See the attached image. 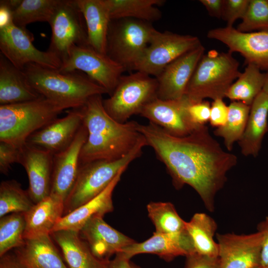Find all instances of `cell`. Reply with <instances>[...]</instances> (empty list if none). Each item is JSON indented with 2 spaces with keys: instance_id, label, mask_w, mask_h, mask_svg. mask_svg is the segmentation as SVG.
I'll use <instances>...</instances> for the list:
<instances>
[{
  "instance_id": "cell-22",
  "label": "cell",
  "mask_w": 268,
  "mask_h": 268,
  "mask_svg": "<svg viewBox=\"0 0 268 268\" xmlns=\"http://www.w3.org/2000/svg\"><path fill=\"white\" fill-rule=\"evenodd\" d=\"M125 170L126 169L121 170L109 185L99 195L63 216L57 222L52 232L62 230L79 232L92 218L96 216L103 217L105 214L113 211V192Z\"/></svg>"
},
{
  "instance_id": "cell-49",
  "label": "cell",
  "mask_w": 268,
  "mask_h": 268,
  "mask_svg": "<svg viewBox=\"0 0 268 268\" xmlns=\"http://www.w3.org/2000/svg\"><path fill=\"white\" fill-rule=\"evenodd\" d=\"M131 268H141L131 262Z\"/></svg>"
},
{
  "instance_id": "cell-28",
  "label": "cell",
  "mask_w": 268,
  "mask_h": 268,
  "mask_svg": "<svg viewBox=\"0 0 268 268\" xmlns=\"http://www.w3.org/2000/svg\"><path fill=\"white\" fill-rule=\"evenodd\" d=\"M15 254L26 268H68L50 235L25 240Z\"/></svg>"
},
{
  "instance_id": "cell-33",
  "label": "cell",
  "mask_w": 268,
  "mask_h": 268,
  "mask_svg": "<svg viewBox=\"0 0 268 268\" xmlns=\"http://www.w3.org/2000/svg\"><path fill=\"white\" fill-rule=\"evenodd\" d=\"M61 0H21L12 11L13 23L26 28L27 24L35 22L50 20Z\"/></svg>"
},
{
  "instance_id": "cell-44",
  "label": "cell",
  "mask_w": 268,
  "mask_h": 268,
  "mask_svg": "<svg viewBox=\"0 0 268 268\" xmlns=\"http://www.w3.org/2000/svg\"><path fill=\"white\" fill-rule=\"evenodd\" d=\"M208 14L218 19L221 18L224 7V0H200Z\"/></svg>"
},
{
  "instance_id": "cell-2",
  "label": "cell",
  "mask_w": 268,
  "mask_h": 268,
  "mask_svg": "<svg viewBox=\"0 0 268 268\" xmlns=\"http://www.w3.org/2000/svg\"><path fill=\"white\" fill-rule=\"evenodd\" d=\"M87 136L81 149L80 165L123 158L145 139L136 121L120 123L106 111L101 95L90 97L81 107Z\"/></svg>"
},
{
  "instance_id": "cell-42",
  "label": "cell",
  "mask_w": 268,
  "mask_h": 268,
  "mask_svg": "<svg viewBox=\"0 0 268 268\" xmlns=\"http://www.w3.org/2000/svg\"><path fill=\"white\" fill-rule=\"evenodd\" d=\"M185 268H218L217 258H211L194 253L187 256Z\"/></svg>"
},
{
  "instance_id": "cell-48",
  "label": "cell",
  "mask_w": 268,
  "mask_h": 268,
  "mask_svg": "<svg viewBox=\"0 0 268 268\" xmlns=\"http://www.w3.org/2000/svg\"><path fill=\"white\" fill-rule=\"evenodd\" d=\"M262 91L268 94V70L266 73V78Z\"/></svg>"
},
{
  "instance_id": "cell-11",
  "label": "cell",
  "mask_w": 268,
  "mask_h": 268,
  "mask_svg": "<svg viewBox=\"0 0 268 268\" xmlns=\"http://www.w3.org/2000/svg\"><path fill=\"white\" fill-rule=\"evenodd\" d=\"M58 69L62 71H82L110 95L125 70L108 55L101 54L89 45L72 47Z\"/></svg>"
},
{
  "instance_id": "cell-40",
  "label": "cell",
  "mask_w": 268,
  "mask_h": 268,
  "mask_svg": "<svg viewBox=\"0 0 268 268\" xmlns=\"http://www.w3.org/2000/svg\"><path fill=\"white\" fill-rule=\"evenodd\" d=\"M211 105L207 101L191 103L188 108L189 117L197 126L205 125L209 121Z\"/></svg>"
},
{
  "instance_id": "cell-50",
  "label": "cell",
  "mask_w": 268,
  "mask_h": 268,
  "mask_svg": "<svg viewBox=\"0 0 268 268\" xmlns=\"http://www.w3.org/2000/svg\"><path fill=\"white\" fill-rule=\"evenodd\" d=\"M256 268H268V267H263V266H258V267Z\"/></svg>"
},
{
  "instance_id": "cell-13",
  "label": "cell",
  "mask_w": 268,
  "mask_h": 268,
  "mask_svg": "<svg viewBox=\"0 0 268 268\" xmlns=\"http://www.w3.org/2000/svg\"><path fill=\"white\" fill-rule=\"evenodd\" d=\"M218 268H256L260 266L262 234L218 233Z\"/></svg>"
},
{
  "instance_id": "cell-4",
  "label": "cell",
  "mask_w": 268,
  "mask_h": 268,
  "mask_svg": "<svg viewBox=\"0 0 268 268\" xmlns=\"http://www.w3.org/2000/svg\"><path fill=\"white\" fill-rule=\"evenodd\" d=\"M29 84L43 96L82 107L91 97L107 90L78 70L62 71L36 64L22 70Z\"/></svg>"
},
{
  "instance_id": "cell-43",
  "label": "cell",
  "mask_w": 268,
  "mask_h": 268,
  "mask_svg": "<svg viewBox=\"0 0 268 268\" xmlns=\"http://www.w3.org/2000/svg\"><path fill=\"white\" fill-rule=\"evenodd\" d=\"M257 231L263 235L260 265L268 268V214L257 225Z\"/></svg>"
},
{
  "instance_id": "cell-1",
  "label": "cell",
  "mask_w": 268,
  "mask_h": 268,
  "mask_svg": "<svg viewBox=\"0 0 268 268\" xmlns=\"http://www.w3.org/2000/svg\"><path fill=\"white\" fill-rule=\"evenodd\" d=\"M137 129L166 166L174 187L191 186L205 208L213 211L215 196L224 186L227 173L237 164V156L224 150L205 125L184 136L171 135L150 122L138 123Z\"/></svg>"
},
{
  "instance_id": "cell-37",
  "label": "cell",
  "mask_w": 268,
  "mask_h": 268,
  "mask_svg": "<svg viewBox=\"0 0 268 268\" xmlns=\"http://www.w3.org/2000/svg\"><path fill=\"white\" fill-rule=\"evenodd\" d=\"M236 29L242 32L268 31V0H250Z\"/></svg>"
},
{
  "instance_id": "cell-45",
  "label": "cell",
  "mask_w": 268,
  "mask_h": 268,
  "mask_svg": "<svg viewBox=\"0 0 268 268\" xmlns=\"http://www.w3.org/2000/svg\"><path fill=\"white\" fill-rule=\"evenodd\" d=\"M12 11L7 0L0 1V28L13 23Z\"/></svg>"
},
{
  "instance_id": "cell-25",
  "label": "cell",
  "mask_w": 268,
  "mask_h": 268,
  "mask_svg": "<svg viewBox=\"0 0 268 268\" xmlns=\"http://www.w3.org/2000/svg\"><path fill=\"white\" fill-rule=\"evenodd\" d=\"M40 94L28 83L23 71L0 54V105L38 99Z\"/></svg>"
},
{
  "instance_id": "cell-18",
  "label": "cell",
  "mask_w": 268,
  "mask_h": 268,
  "mask_svg": "<svg viewBox=\"0 0 268 268\" xmlns=\"http://www.w3.org/2000/svg\"><path fill=\"white\" fill-rule=\"evenodd\" d=\"M87 136V130L82 124L71 143L53 156L50 194L60 197L65 202L77 177L81 149Z\"/></svg>"
},
{
  "instance_id": "cell-7",
  "label": "cell",
  "mask_w": 268,
  "mask_h": 268,
  "mask_svg": "<svg viewBox=\"0 0 268 268\" xmlns=\"http://www.w3.org/2000/svg\"><path fill=\"white\" fill-rule=\"evenodd\" d=\"M157 87L156 78L140 71L122 76L110 97L103 100L104 107L114 120L125 123L157 97Z\"/></svg>"
},
{
  "instance_id": "cell-9",
  "label": "cell",
  "mask_w": 268,
  "mask_h": 268,
  "mask_svg": "<svg viewBox=\"0 0 268 268\" xmlns=\"http://www.w3.org/2000/svg\"><path fill=\"white\" fill-rule=\"evenodd\" d=\"M48 23L52 36L47 51L62 62L74 46L89 45L85 21L76 0H61Z\"/></svg>"
},
{
  "instance_id": "cell-39",
  "label": "cell",
  "mask_w": 268,
  "mask_h": 268,
  "mask_svg": "<svg viewBox=\"0 0 268 268\" xmlns=\"http://www.w3.org/2000/svg\"><path fill=\"white\" fill-rule=\"evenodd\" d=\"M20 148L13 144L0 141V172L6 175L14 163H18Z\"/></svg>"
},
{
  "instance_id": "cell-21",
  "label": "cell",
  "mask_w": 268,
  "mask_h": 268,
  "mask_svg": "<svg viewBox=\"0 0 268 268\" xmlns=\"http://www.w3.org/2000/svg\"><path fill=\"white\" fill-rule=\"evenodd\" d=\"M103 218L101 216L92 218L79 233L97 258L109 260L111 256L135 241L111 227Z\"/></svg>"
},
{
  "instance_id": "cell-24",
  "label": "cell",
  "mask_w": 268,
  "mask_h": 268,
  "mask_svg": "<svg viewBox=\"0 0 268 268\" xmlns=\"http://www.w3.org/2000/svg\"><path fill=\"white\" fill-rule=\"evenodd\" d=\"M50 235L60 247L68 268H107L109 261L97 258L79 232L62 230Z\"/></svg>"
},
{
  "instance_id": "cell-16",
  "label": "cell",
  "mask_w": 268,
  "mask_h": 268,
  "mask_svg": "<svg viewBox=\"0 0 268 268\" xmlns=\"http://www.w3.org/2000/svg\"><path fill=\"white\" fill-rule=\"evenodd\" d=\"M190 104L185 96L177 100L156 97L144 106L139 115L171 135L184 136L200 127L193 124L189 117Z\"/></svg>"
},
{
  "instance_id": "cell-20",
  "label": "cell",
  "mask_w": 268,
  "mask_h": 268,
  "mask_svg": "<svg viewBox=\"0 0 268 268\" xmlns=\"http://www.w3.org/2000/svg\"><path fill=\"white\" fill-rule=\"evenodd\" d=\"M195 253L193 241L185 230L177 233H157L147 240L123 248L119 253L130 259L141 254H155L166 261L178 256H187Z\"/></svg>"
},
{
  "instance_id": "cell-8",
  "label": "cell",
  "mask_w": 268,
  "mask_h": 268,
  "mask_svg": "<svg viewBox=\"0 0 268 268\" xmlns=\"http://www.w3.org/2000/svg\"><path fill=\"white\" fill-rule=\"evenodd\" d=\"M110 23L107 54L125 69H134L150 43L155 29L148 22L126 18Z\"/></svg>"
},
{
  "instance_id": "cell-27",
  "label": "cell",
  "mask_w": 268,
  "mask_h": 268,
  "mask_svg": "<svg viewBox=\"0 0 268 268\" xmlns=\"http://www.w3.org/2000/svg\"><path fill=\"white\" fill-rule=\"evenodd\" d=\"M268 94L262 91L251 105L245 131L238 141L245 156L257 157L268 131Z\"/></svg>"
},
{
  "instance_id": "cell-46",
  "label": "cell",
  "mask_w": 268,
  "mask_h": 268,
  "mask_svg": "<svg viewBox=\"0 0 268 268\" xmlns=\"http://www.w3.org/2000/svg\"><path fill=\"white\" fill-rule=\"evenodd\" d=\"M0 268H26L15 254H5L0 257Z\"/></svg>"
},
{
  "instance_id": "cell-29",
  "label": "cell",
  "mask_w": 268,
  "mask_h": 268,
  "mask_svg": "<svg viewBox=\"0 0 268 268\" xmlns=\"http://www.w3.org/2000/svg\"><path fill=\"white\" fill-rule=\"evenodd\" d=\"M217 227L215 221L203 212L194 214L186 222V230L193 243L195 253L211 258H217L218 247L214 240Z\"/></svg>"
},
{
  "instance_id": "cell-38",
  "label": "cell",
  "mask_w": 268,
  "mask_h": 268,
  "mask_svg": "<svg viewBox=\"0 0 268 268\" xmlns=\"http://www.w3.org/2000/svg\"><path fill=\"white\" fill-rule=\"evenodd\" d=\"M250 0H224L221 19L227 23L228 27H233L235 22L244 17Z\"/></svg>"
},
{
  "instance_id": "cell-47",
  "label": "cell",
  "mask_w": 268,
  "mask_h": 268,
  "mask_svg": "<svg viewBox=\"0 0 268 268\" xmlns=\"http://www.w3.org/2000/svg\"><path fill=\"white\" fill-rule=\"evenodd\" d=\"M107 268H131L130 260L117 253L113 259L109 261Z\"/></svg>"
},
{
  "instance_id": "cell-14",
  "label": "cell",
  "mask_w": 268,
  "mask_h": 268,
  "mask_svg": "<svg viewBox=\"0 0 268 268\" xmlns=\"http://www.w3.org/2000/svg\"><path fill=\"white\" fill-rule=\"evenodd\" d=\"M207 37L224 44L230 53H239L247 65L268 70V31L242 32L226 26L209 30Z\"/></svg>"
},
{
  "instance_id": "cell-15",
  "label": "cell",
  "mask_w": 268,
  "mask_h": 268,
  "mask_svg": "<svg viewBox=\"0 0 268 268\" xmlns=\"http://www.w3.org/2000/svg\"><path fill=\"white\" fill-rule=\"evenodd\" d=\"M81 107L72 109L63 118L54 119L31 134L26 143L53 155L64 150L71 143L83 124Z\"/></svg>"
},
{
  "instance_id": "cell-30",
  "label": "cell",
  "mask_w": 268,
  "mask_h": 268,
  "mask_svg": "<svg viewBox=\"0 0 268 268\" xmlns=\"http://www.w3.org/2000/svg\"><path fill=\"white\" fill-rule=\"evenodd\" d=\"M111 20L130 18L146 22L157 20L161 12L157 6L162 0H104Z\"/></svg>"
},
{
  "instance_id": "cell-34",
  "label": "cell",
  "mask_w": 268,
  "mask_h": 268,
  "mask_svg": "<svg viewBox=\"0 0 268 268\" xmlns=\"http://www.w3.org/2000/svg\"><path fill=\"white\" fill-rule=\"evenodd\" d=\"M148 215L157 233H177L186 230V222L169 202H151L146 206Z\"/></svg>"
},
{
  "instance_id": "cell-17",
  "label": "cell",
  "mask_w": 268,
  "mask_h": 268,
  "mask_svg": "<svg viewBox=\"0 0 268 268\" xmlns=\"http://www.w3.org/2000/svg\"><path fill=\"white\" fill-rule=\"evenodd\" d=\"M204 50L201 44L174 60L162 71L156 77L158 98L177 100L185 95L188 84Z\"/></svg>"
},
{
  "instance_id": "cell-32",
  "label": "cell",
  "mask_w": 268,
  "mask_h": 268,
  "mask_svg": "<svg viewBox=\"0 0 268 268\" xmlns=\"http://www.w3.org/2000/svg\"><path fill=\"white\" fill-rule=\"evenodd\" d=\"M250 109L251 106L242 102H231L228 106V114L225 124L214 131V134L216 136L223 138L224 145L228 151H231L235 142H238L242 137Z\"/></svg>"
},
{
  "instance_id": "cell-10",
  "label": "cell",
  "mask_w": 268,
  "mask_h": 268,
  "mask_svg": "<svg viewBox=\"0 0 268 268\" xmlns=\"http://www.w3.org/2000/svg\"><path fill=\"white\" fill-rule=\"evenodd\" d=\"M201 44L197 36L155 29L134 69L156 77L174 60Z\"/></svg>"
},
{
  "instance_id": "cell-23",
  "label": "cell",
  "mask_w": 268,
  "mask_h": 268,
  "mask_svg": "<svg viewBox=\"0 0 268 268\" xmlns=\"http://www.w3.org/2000/svg\"><path fill=\"white\" fill-rule=\"evenodd\" d=\"M65 201L52 194L35 203L24 213L25 240L50 235L59 220L64 215Z\"/></svg>"
},
{
  "instance_id": "cell-26",
  "label": "cell",
  "mask_w": 268,
  "mask_h": 268,
  "mask_svg": "<svg viewBox=\"0 0 268 268\" xmlns=\"http://www.w3.org/2000/svg\"><path fill=\"white\" fill-rule=\"evenodd\" d=\"M85 21L89 46L107 54L111 19L104 0H76Z\"/></svg>"
},
{
  "instance_id": "cell-19",
  "label": "cell",
  "mask_w": 268,
  "mask_h": 268,
  "mask_svg": "<svg viewBox=\"0 0 268 268\" xmlns=\"http://www.w3.org/2000/svg\"><path fill=\"white\" fill-rule=\"evenodd\" d=\"M53 155L26 143L20 148L18 163L28 175V194L34 203L50 195L51 189Z\"/></svg>"
},
{
  "instance_id": "cell-36",
  "label": "cell",
  "mask_w": 268,
  "mask_h": 268,
  "mask_svg": "<svg viewBox=\"0 0 268 268\" xmlns=\"http://www.w3.org/2000/svg\"><path fill=\"white\" fill-rule=\"evenodd\" d=\"M25 228L24 213H12L0 218V257L24 245Z\"/></svg>"
},
{
  "instance_id": "cell-41",
  "label": "cell",
  "mask_w": 268,
  "mask_h": 268,
  "mask_svg": "<svg viewBox=\"0 0 268 268\" xmlns=\"http://www.w3.org/2000/svg\"><path fill=\"white\" fill-rule=\"evenodd\" d=\"M228 114V106L222 99L213 100L210 107L209 122L212 127H220L223 126Z\"/></svg>"
},
{
  "instance_id": "cell-6",
  "label": "cell",
  "mask_w": 268,
  "mask_h": 268,
  "mask_svg": "<svg viewBox=\"0 0 268 268\" xmlns=\"http://www.w3.org/2000/svg\"><path fill=\"white\" fill-rule=\"evenodd\" d=\"M146 145L144 139L120 159L96 160L80 165L75 184L65 202L64 215L101 193L121 170L126 169L131 162L141 155Z\"/></svg>"
},
{
  "instance_id": "cell-3",
  "label": "cell",
  "mask_w": 268,
  "mask_h": 268,
  "mask_svg": "<svg viewBox=\"0 0 268 268\" xmlns=\"http://www.w3.org/2000/svg\"><path fill=\"white\" fill-rule=\"evenodd\" d=\"M80 108L42 96L22 103L0 105V141L21 147L33 133L50 123L64 110Z\"/></svg>"
},
{
  "instance_id": "cell-35",
  "label": "cell",
  "mask_w": 268,
  "mask_h": 268,
  "mask_svg": "<svg viewBox=\"0 0 268 268\" xmlns=\"http://www.w3.org/2000/svg\"><path fill=\"white\" fill-rule=\"evenodd\" d=\"M35 203L27 190L14 180L2 181L0 184V218L12 213H25Z\"/></svg>"
},
{
  "instance_id": "cell-12",
  "label": "cell",
  "mask_w": 268,
  "mask_h": 268,
  "mask_svg": "<svg viewBox=\"0 0 268 268\" xmlns=\"http://www.w3.org/2000/svg\"><path fill=\"white\" fill-rule=\"evenodd\" d=\"M33 36L26 28L11 23L0 28V53L21 70L29 64L59 69L61 60L48 51L37 49L33 44Z\"/></svg>"
},
{
  "instance_id": "cell-5",
  "label": "cell",
  "mask_w": 268,
  "mask_h": 268,
  "mask_svg": "<svg viewBox=\"0 0 268 268\" xmlns=\"http://www.w3.org/2000/svg\"><path fill=\"white\" fill-rule=\"evenodd\" d=\"M239 63L232 53L209 51L199 62L187 88L185 96L191 103L205 98L223 99L240 74Z\"/></svg>"
},
{
  "instance_id": "cell-31",
  "label": "cell",
  "mask_w": 268,
  "mask_h": 268,
  "mask_svg": "<svg viewBox=\"0 0 268 268\" xmlns=\"http://www.w3.org/2000/svg\"><path fill=\"white\" fill-rule=\"evenodd\" d=\"M265 78L266 73H262L256 66L248 64L244 71L231 85L225 97L251 106L262 91Z\"/></svg>"
}]
</instances>
